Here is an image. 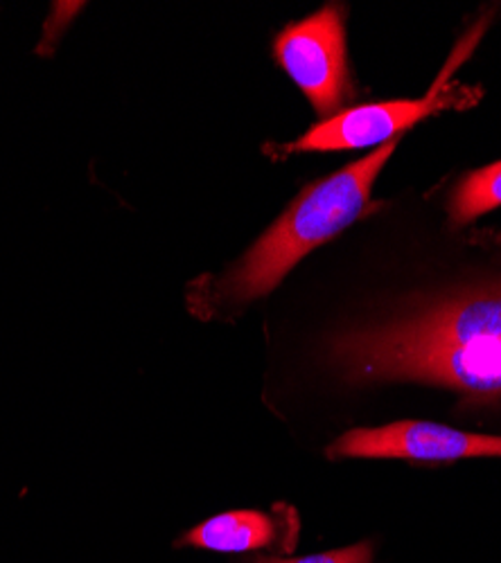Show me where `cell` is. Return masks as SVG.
Listing matches in <instances>:
<instances>
[{"mask_svg":"<svg viewBox=\"0 0 501 563\" xmlns=\"http://www.w3.org/2000/svg\"><path fill=\"white\" fill-rule=\"evenodd\" d=\"M348 382H416L501 399V279L418 300L330 343Z\"/></svg>","mask_w":501,"mask_h":563,"instance_id":"cell-1","label":"cell"},{"mask_svg":"<svg viewBox=\"0 0 501 563\" xmlns=\"http://www.w3.org/2000/svg\"><path fill=\"white\" fill-rule=\"evenodd\" d=\"M273 57L318 115H333L348 90L344 10L330 5L285 27L273 41Z\"/></svg>","mask_w":501,"mask_h":563,"instance_id":"cell-3","label":"cell"},{"mask_svg":"<svg viewBox=\"0 0 501 563\" xmlns=\"http://www.w3.org/2000/svg\"><path fill=\"white\" fill-rule=\"evenodd\" d=\"M497 242H499V244H501V232H499V234H497Z\"/></svg>","mask_w":501,"mask_h":563,"instance_id":"cell-9","label":"cell"},{"mask_svg":"<svg viewBox=\"0 0 501 563\" xmlns=\"http://www.w3.org/2000/svg\"><path fill=\"white\" fill-rule=\"evenodd\" d=\"M501 208V161L468 174L454 190L447 212L454 225H464Z\"/></svg>","mask_w":501,"mask_h":563,"instance_id":"cell-7","label":"cell"},{"mask_svg":"<svg viewBox=\"0 0 501 563\" xmlns=\"http://www.w3.org/2000/svg\"><path fill=\"white\" fill-rule=\"evenodd\" d=\"M279 523L262 511H226L193 528L178 545H195L215 552H244L266 548L279 539Z\"/></svg>","mask_w":501,"mask_h":563,"instance_id":"cell-6","label":"cell"},{"mask_svg":"<svg viewBox=\"0 0 501 563\" xmlns=\"http://www.w3.org/2000/svg\"><path fill=\"white\" fill-rule=\"evenodd\" d=\"M330 457H395L409 462H451L501 457L499 435H477L434 421H393L380 429H355L328 446Z\"/></svg>","mask_w":501,"mask_h":563,"instance_id":"cell-5","label":"cell"},{"mask_svg":"<svg viewBox=\"0 0 501 563\" xmlns=\"http://www.w3.org/2000/svg\"><path fill=\"white\" fill-rule=\"evenodd\" d=\"M373 548L371 543H359L344 550H333L326 554H314L303 559H255L253 563H371Z\"/></svg>","mask_w":501,"mask_h":563,"instance_id":"cell-8","label":"cell"},{"mask_svg":"<svg viewBox=\"0 0 501 563\" xmlns=\"http://www.w3.org/2000/svg\"><path fill=\"white\" fill-rule=\"evenodd\" d=\"M445 77H440L432 92L423 100H400L382 104H363L333 118L324 120L309 129L296 143L281 147L285 154L296 152H348V150H369L384 147L393 143L395 135L416 122L445 111L461 109L470 104L468 88H445Z\"/></svg>","mask_w":501,"mask_h":563,"instance_id":"cell-4","label":"cell"},{"mask_svg":"<svg viewBox=\"0 0 501 563\" xmlns=\"http://www.w3.org/2000/svg\"><path fill=\"white\" fill-rule=\"evenodd\" d=\"M395 147L397 140L303 190L258 244L231 271H226L208 294L199 296V311L242 307L276 289L307 253L337 238L363 214L371 201L373 183Z\"/></svg>","mask_w":501,"mask_h":563,"instance_id":"cell-2","label":"cell"}]
</instances>
